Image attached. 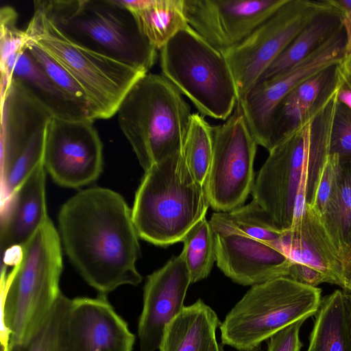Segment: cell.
Wrapping results in <instances>:
<instances>
[{
    "mask_svg": "<svg viewBox=\"0 0 351 351\" xmlns=\"http://www.w3.org/2000/svg\"><path fill=\"white\" fill-rule=\"evenodd\" d=\"M58 219L71 263L100 295L141 282L139 237L132 209L119 193L99 186L80 191L62 205Z\"/></svg>",
    "mask_w": 351,
    "mask_h": 351,
    "instance_id": "obj_1",
    "label": "cell"
},
{
    "mask_svg": "<svg viewBox=\"0 0 351 351\" xmlns=\"http://www.w3.org/2000/svg\"><path fill=\"white\" fill-rule=\"evenodd\" d=\"M61 241L48 218L14 254L6 275L1 272L2 344L27 343L41 328L61 291ZM8 349V348H7Z\"/></svg>",
    "mask_w": 351,
    "mask_h": 351,
    "instance_id": "obj_2",
    "label": "cell"
},
{
    "mask_svg": "<svg viewBox=\"0 0 351 351\" xmlns=\"http://www.w3.org/2000/svg\"><path fill=\"white\" fill-rule=\"evenodd\" d=\"M209 206L205 186L195 179L178 152L145 171L132 214L138 237L164 247L182 241L206 217Z\"/></svg>",
    "mask_w": 351,
    "mask_h": 351,
    "instance_id": "obj_3",
    "label": "cell"
},
{
    "mask_svg": "<svg viewBox=\"0 0 351 351\" xmlns=\"http://www.w3.org/2000/svg\"><path fill=\"white\" fill-rule=\"evenodd\" d=\"M71 41L147 73L157 50L119 0H38L34 2Z\"/></svg>",
    "mask_w": 351,
    "mask_h": 351,
    "instance_id": "obj_4",
    "label": "cell"
},
{
    "mask_svg": "<svg viewBox=\"0 0 351 351\" xmlns=\"http://www.w3.org/2000/svg\"><path fill=\"white\" fill-rule=\"evenodd\" d=\"M117 113L119 127L145 171L182 152L191 107L162 75H142L125 94Z\"/></svg>",
    "mask_w": 351,
    "mask_h": 351,
    "instance_id": "obj_5",
    "label": "cell"
},
{
    "mask_svg": "<svg viewBox=\"0 0 351 351\" xmlns=\"http://www.w3.org/2000/svg\"><path fill=\"white\" fill-rule=\"evenodd\" d=\"M322 289L279 277L252 286L221 322V341L238 351H258L263 341L315 315Z\"/></svg>",
    "mask_w": 351,
    "mask_h": 351,
    "instance_id": "obj_6",
    "label": "cell"
},
{
    "mask_svg": "<svg viewBox=\"0 0 351 351\" xmlns=\"http://www.w3.org/2000/svg\"><path fill=\"white\" fill-rule=\"evenodd\" d=\"M160 51L162 75L184 95L199 113L226 121L238 104L229 66L218 50L189 25Z\"/></svg>",
    "mask_w": 351,
    "mask_h": 351,
    "instance_id": "obj_7",
    "label": "cell"
},
{
    "mask_svg": "<svg viewBox=\"0 0 351 351\" xmlns=\"http://www.w3.org/2000/svg\"><path fill=\"white\" fill-rule=\"evenodd\" d=\"M25 32L29 40L57 60L79 84L95 120L117 113L125 94L145 74L71 41L36 8Z\"/></svg>",
    "mask_w": 351,
    "mask_h": 351,
    "instance_id": "obj_8",
    "label": "cell"
},
{
    "mask_svg": "<svg viewBox=\"0 0 351 351\" xmlns=\"http://www.w3.org/2000/svg\"><path fill=\"white\" fill-rule=\"evenodd\" d=\"M53 117L16 79L1 93V201L43 162L46 130Z\"/></svg>",
    "mask_w": 351,
    "mask_h": 351,
    "instance_id": "obj_9",
    "label": "cell"
},
{
    "mask_svg": "<svg viewBox=\"0 0 351 351\" xmlns=\"http://www.w3.org/2000/svg\"><path fill=\"white\" fill-rule=\"evenodd\" d=\"M329 1L287 0L237 45L222 51L241 101L269 66Z\"/></svg>",
    "mask_w": 351,
    "mask_h": 351,
    "instance_id": "obj_10",
    "label": "cell"
},
{
    "mask_svg": "<svg viewBox=\"0 0 351 351\" xmlns=\"http://www.w3.org/2000/svg\"><path fill=\"white\" fill-rule=\"evenodd\" d=\"M213 155L205 184L210 206L228 212L243 205L255 178L257 143L241 106L221 124L212 126Z\"/></svg>",
    "mask_w": 351,
    "mask_h": 351,
    "instance_id": "obj_11",
    "label": "cell"
},
{
    "mask_svg": "<svg viewBox=\"0 0 351 351\" xmlns=\"http://www.w3.org/2000/svg\"><path fill=\"white\" fill-rule=\"evenodd\" d=\"M315 114L269 151L252 191L253 199L283 230L289 229L293 223L295 199Z\"/></svg>",
    "mask_w": 351,
    "mask_h": 351,
    "instance_id": "obj_12",
    "label": "cell"
},
{
    "mask_svg": "<svg viewBox=\"0 0 351 351\" xmlns=\"http://www.w3.org/2000/svg\"><path fill=\"white\" fill-rule=\"evenodd\" d=\"M94 121L53 117L45 135L43 165L53 180L67 188L95 182L103 169V145Z\"/></svg>",
    "mask_w": 351,
    "mask_h": 351,
    "instance_id": "obj_13",
    "label": "cell"
},
{
    "mask_svg": "<svg viewBox=\"0 0 351 351\" xmlns=\"http://www.w3.org/2000/svg\"><path fill=\"white\" fill-rule=\"evenodd\" d=\"M343 27L305 59L265 81L257 83L238 104L258 145L269 151L274 112L284 97L304 80L345 60Z\"/></svg>",
    "mask_w": 351,
    "mask_h": 351,
    "instance_id": "obj_14",
    "label": "cell"
},
{
    "mask_svg": "<svg viewBox=\"0 0 351 351\" xmlns=\"http://www.w3.org/2000/svg\"><path fill=\"white\" fill-rule=\"evenodd\" d=\"M287 0H184L189 25L222 51L245 40Z\"/></svg>",
    "mask_w": 351,
    "mask_h": 351,
    "instance_id": "obj_15",
    "label": "cell"
},
{
    "mask_svg": "<svg viewBox=\"0 0 351 351\" xmlns=\"http://www.w3.org/2000/svg\"><path fill=\"white\" fill-rule=\"evenodd\" d=\"M190 284L189 269L181 253L147 276L138 324L141 351L159 350L166 326L184 306Z\"/></svg>",
    "mask_w": 351,
    "mask_h": 351,
    "instance_id": "obj_16",
    "label": "cell"
},
{
    "mask_svg": "<svg viewBox=\"0 0 351 351\" xmlns=\"http://www.w3.org/2000/svg\"><path fill=\"white\" fill-rule=\"evenodd\" d=\"M106 296L70 299L65 325L69 351H132L135 337Z\"/></svg>",
    "mask_w": 351,
    "mask_h": 351,
    "instance_id": "obj_17",
    "label": "cell"
},
{
    "mask_svg": "<svg viewBox=\"0 0 351 351\" xmlns=\"http://www.w3.org/2000/svg\"><path fill=\"white\" fill-rule=\"evenodd\" d=\"M216 263L233 282L254 286L288 277L292 262L267 243L237 234H215Z\"/></svg>",
    "mask_w": 351,
    "mask_h": 351,
    "instance_id": "obj_18",
    "label": "cell"
},
{
    "mask_svg": "<svg viewBox=\"0 0 351 351\" xmlns=\"http://www.w3.org/2000/svg\"><path fill=\"white\" fill-rule=\"evenodd\" d=\"M45 169L39 164L1 203V257L22 247L49 218L45 194Z\"/></svg>",
    "mask_w": 351,
    "mask_h": 351,
    "instance_id": "obj_19",
    "label": "cell"
},
{
    "mask_svg": "<svg viewBox=\"0 0 351 351\" xmlns=\"http://www.w3.org/2000/svg\"><path fill=\"white\" fill-rule=\"evenodd\" d=\"M339 64L330 66L304 80L280 101L273 116L269 151L317 114L335 95Z\"/></svg>",
    "mask_w": 351,
    "mask_h": 351,
    "instance_id": "obj_20",
    "label": "cell"
},
{
    "mask_svg": "<svg viewBox=\"0 0 351 351\" xmlns=\"http://www.w3.org/2000/svg\"><path fill=\"white\" fill-rule=\"evenodd\" d=\"M17 80L53 117L67 121H95L91 112L62 90L41 69L26 47L9 69L8 80Z\"/></svg>",
    "mask_w": 351,
    "mask_h": 351,
    "instance_id": "obj_21",
    "label": "cell"
},
{
    "mask_svg": "<svg viewBox=\"0 0 351 351\" xmlns=\"http://www.w3.org/2000/svg\"><path fill=\"white\" fill-rule=\"evenodd\" d=\"M221 324L215 311L199 299L166 326L158 350L208 351Z\"/></svg>",
    "mask_w": 351,
    "mask_h": 351,
    "instance_id": "obj_22",
    "label": "cell"
},
{
    "mask_svg": "<svg viewBox=\"0 0 351 351\" xmlns=\"http://www.w3.org/2000/svg\"><path fill=\"white\" fill-rule=\"evenodd\" d=\"M306 351H351V295L339 289L322 297Z\"/></svg>",
    "mask_w": 351,
    "mask_h": 351,
    "instance_id": "obj_23",
    "label": "cell"
},
{
    "mask_svg": "<svg viewBox=\"0 0 351 351\" xmlns=\"http://www.w3.org/2000/svg\"><path fill=\"white\" fill-rule=\"evenodd\" d=\"M133 14L142 34L160 50L181 29L189 26L184 0H119Z\"/></svg>",
    "mask_w": 351,
    "mask_h": 351,
    "instance_id": "obj_24",
    "label": "cell"
},
{
    "mask_svg": "<svg viewBox=\"0 0 351 351\" xmlns=\"http://www.w3.org/2000/svg\"><path fill=\"white\" fill-rule=\"evenodd\" d=\"M332 6L315 16L269 66L258 82L269 80L299 63L341 27L340 11Z\"/></svg>",
    "mask_w": 351,
    "mask_h": 351,
    "instance_id": "obj_25",
    "label": "cell"
},
{
    "mask_svg": "<svg viewBox=\"0 0 351 351\" xmlns=\"http://www.w3.org/2000/svg\"><path fill=\"white\" fill-rule=\"evenodd\" d=\"M209 223L215 234H237L267 243L278 250L285 230L254 199L228 212L214 213Z\"/></svg>",
    "mask_w": 351,
    "mask_h": 351,
    "instance_id": "obj_26",
    "label": "cell"
},
{
    "mask_svg": "<svg viewBox=\"0 0 351 351\" xmlns=\"http://www.w3.org/2000/svg\"><path fill=\"white\" fill-rule=\"evenodd\" d=\"M319 218L341 263L351 241V160H339L335 186Z\"/></svg>",
    "mask_w": 351,
    "mask_h": 351,
    "instance_id": "obj_27",
    "label": "cell"
},
{
    "mask_svg": "<svg viewBox=\"0 0 351 351\" xmlns=\"http://www.w3.org/2000/svg\"><path fill=\"white\" fill-rule=\"evenodd\" d=\"M182 254L191 282L195 283L207 278L216 261L215 234L204 217L184 237Z\"/></svg>",
    "mask_w": 351,
    "mask_h": 351,
    "instance_id": "obj_28",
    "label": "cell"
},
{
    "mask_svg": "<svg viewBox=\"0 0 351 351\" xmlns=\"http://www.w3.org/2000/svg\"><path fill=\"white\" fill-rule=\"evenodd\" d=\"M182 153L195 179L205 186L213 155L212 125L199 112L191 114Z\"/></svg>",
    "mask_w": 351,
    "mask_h": 351,
    "instance_id": "obj_29",
    "label": "cell"
},
{
    "mask_svg": "<svg viewBox=\"0 0 351 351\" xmlns=\"http://www.w3.org/2000/svg\"><path fill=\"white\" fill-rule=\"evenodd\" d=\"M69 300L61 293L38 332L27 343L9 346L5 351H69L65 333Z\"/></svg>",
    "mask_w": 351,
    "mask_h": 351,
    "instance_id": "obj_30",
    "label": "cell"
},
{
    "mask_svg": "<svg viewBox=\"0 0 351 351\" xmlns=\"http://www.w3.org/2000/svg\"><path fill=\"white\" fill-rule=\"evenodd\" d=\"M27 47L34 60L46 75L62 90L88 109L93 115L85 93L65 68L29 38Z\"/></svg>",
    "mask_w": 351,
    "mask_h": 351,
    "instance_id": "obj_31",
    "label": "cell"
},
{
    "mask_svg": "<svg viewBox=\"0 0 351 351\" xmlns=\"http://www.w3.org/2000/svg\"><path fill=\"white\" fill-rule=\"evenodd\" d=\"M1 27V69L17 57L26 47L28 36L25 30L18 28L17 13L10 6H3L0 10Z\"/></svg>",
    "mask_w": 351,
    "mask_h": 351,
    "instance_id": "obj_32",
    "label": "cell"
},
{
    "mask_svg": "<svg viewBox=\"0 0 351 351\" xmlns=\"http://www.w3.org/2000/svg\"><path fill=\"white\" fill-rule=\"evenodd\" d=\"M329 154H337L341 160H351V110L338 101L330 132Z\"/></svg>",
    "mask_w": 351,
    "mask_h": 351,
    "instance_id": "obj_33",
    "label": "cell"
},
{
    "mask_svg": "<svg viewBox=\"0 0 351 351\" xmlns=\"http://www.w3.org/2000/svg\"><path fill=\"white\" fill-rule=\"evenodd\" d=\"M339 158L337 154H329L324 165L312 202L307 204L321 217L335 184Z\"/></svg>",
    "mask_w": 351,
    "mask_h": 351,
    "instance_id": "obj_34",
    "label": "cell"
},
{
    "mask_svg": "<svg viewBox=\"0 0 351 351\" xmlns=\"http://www.w3.org/2000/svg\"><path fill=\"white\" fill-rule=\"evenodd\" d=\"M306 319H300L278 330L267 339V351H300L303 343L300 330Z\"/></svg>",
    "mask_w": 351,
    "mask_h": 351,
    "instance_id": "obj_35",
    "label": "cell"
},
{
    "mask_svg": "<svg viewBox=\"0 0 351 351\" xmlns=\"http://www.w3.org/2000/svg\"><path fill=\"white\" fill-rule=\"evenodd\" d=\"M288 277L299 283L313 287H317L324 282L331 283L329 278L322 271L299 263H292Z\"/></svg>",
    "mask_w": 351,
    "mask_h": 351,
    "instance_id": "obj_36",
    "label": "cell"
},
{
    "mask_svg": "<svg viewBox=\"0 0 351 351\" xmlns=\"http://www.w3.org/2000/svg\"><path fill=\"white\" fill-rule=\"evenodd\" d=\"M340 11V20L346 35L344 62L351 59V0H331Z\"/></svg>",
    "mask_w": 351,
    "mask_h": 351,
    "instance_id": "obj_37",
    "label": "cell"
},
{
    "mask_svg": "<svg viewBox=\"0 0 351 351\" xmlns=\"http://www.w3.org/2000/svg\"><path fill=\"white\" fill-rule=\"evenodd\" d=\"M336 98L338 102L351 110V67L342 63L339 66Z\"/></svg>",
    "mask_w": 351,
    "mask_h": 351,
    "instance_id": "obj_38",
    "label": "cell"
},
{
    "mask_svg": "<svg viewBox=\"0 0 351 351\" xmlns=\"http://www.w3.org/2000/svg\"><path fill=\"white\" fill-rule=\"evenodd\" d=\"M341 282L343 291L351 295V241L342 258Z\"/></svg>",
    "mask_w": 351,
    "mask_h": 351,
    "instance_id": "obj_39",
    "label": "cell"
},
{
    "mask_svg": "<svg viewBox=\"0 0 351 351\" xmlns=\"http://www.w3.org/2000/svg\"><path fill=\"white\" fill-rule=\"evenodd\" d=\"M208 351H224L223 346L220 345L217 339H215L211 344Z\"/></svg>",
    "mask_w": 351,
    "mask_h": 351,
    "instance_id": "obj_40",
    "label": "cell"
},
{
    "mask_svg": "<svg viewBox=\"0 0 351 351\" xmlns=\"http://www.w3.org/2000/svg\"><path fill=\"white\" fill-rule=\"evenodd\" d=\"M342 64L346 66L351 67V59L349 60L348 62L342 63Z\"/></svg>",
    "mask_w": 351,
    "mask_h": 351,
    "instance_id": "obj_41",
    "label": "cell"
}]
</instances>
